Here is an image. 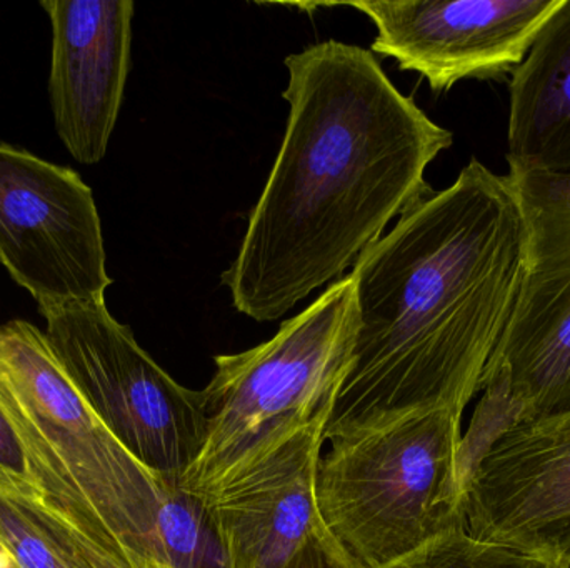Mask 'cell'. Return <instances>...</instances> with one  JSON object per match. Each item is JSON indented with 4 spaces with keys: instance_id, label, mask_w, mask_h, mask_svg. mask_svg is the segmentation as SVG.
<instances>
[{
    "instance_id": "cell-1",
    "label": "cell",
    "mask_w": 570,
    "mask_h": 568,
    "mask_svg": "<svg viewBox=\"0 0 570 568\" xmlns=\"http://www.w3.org/2000/svg\"><path fill=\"white\" fill-rule=\"evenodd\" d=\"M528 257L518 187L472 159L355 260L357 332L325 442L421 410L464 413L508 327Z\"/></svg>"
},
{
    "instance_id": "cell-2",
    "label": "cell",
    "mask_w": 570,
    "mask_h": 568,
    "mask_svg": "<svg viewBox=\"0 0 570 568\" xmlns=\"http://www.w3.org/2000/svg\"><path fill=\"white\" fill-rule=\"evenodd\" d=\"M287 129L223 283L273 322L337 279L394 217L432 192L424 173L451 130L399 92L372 50L325 40L284 60Z\"/></svg>"
},
{
    "instance_id": "cell-3",
    "label": "cell",
    "mask_w": 570,
    "mask_h": 568,
    "mask_svg": "<svg viewBox=\"0 0 570 568\" xmlns=\"http://www.w3.org/2000/svg\"><path fill=\"white\" fill-rule=\"evenodd\" d=\"M355 332L354 280L347 276L284 322L273 339L216 357V373L200 390L206 444L180 489L210 499L332 410L351 366Z\"/></svg>"
},
{
    "instance_id": "cell-4",
    "label": "cell",
    "mask_w": 570,
    "mask_h": 568,
    "mask_svg": "<svg viewBox=\"0 0 570 568\" xmlns=\"http://www.w3.org/2000/svg\"><path fill=\"white\" fill-rule=\"evenodd\" d=\"M462 413L421 410L332 440L317 470L322 522L365 568L468 530Z\"/></svg>"
},
{
    "instance_id": "cell-5",
    "label": "cell",
    "mask_w": 570,
    "mask_h": 568,
    "mask_svg": "<svg viewBox=\"0 0 570 568\" xmlns=\"http://www.w3.org/2000/svg\"><path fill=\"white\" fill-rule=\"evenodd\" d=\"M528 222V257L508 327L485 367L468 437L570 413V179L509 172Z\"/></svg>"
},
{
    "instance_id": "cell-6",
    "label": "cell",
    "mask_w": 570,
    "mask_h": 568,
    "mask_svg": "<svg viewBox=\"0 0 570 568\" xmlns=\"http://www.w3.org/2000/svg\"><path fill=\"white\" fill-rule=\"evenodd\" d=\"M39 312L50 347L97 419L147 469L179 486L206 444L203 392L176 382L106 302Z\"/></svg>"
},
{
    "instance_id": "cell-7",
    "label": "cell",
    "mask_w": 570,
    "mask_h": 568,
    "mask_svg": "<svg viewBox=\"0 0 570 568\" xmlns=\"http://www.w3.org/2000/svg\"><path fill=\"white\" fill-rule=\"evenodd\" d=\"M102 223L92 190L70 167L0 142V266L37 309L106 302Z\"/></svg>"
},
{
    "instance_id": "cell-8",
    "label": "cell",
    "mask_w": 570,
    "mask_h": 568,
    "mask_svg": "<svg viewBox=\"0 0 570 568\" xmlns=\"http://www.w3.org/2000/svg\"><path fill=\"white\" fill-rule=\"evenodd\" d=\"M468 532L570 564V413L515 420L462 452Z\"/></svg>"
},
{
    "instance_id": "cell-9",
    "label": "cell",
    "mask_w": 570,
    "mask_h": 568,
    "mask_svg": "<svg viewBox=\"0 0 570 568\" xmlns=\"http://www.w3.org/2000/svg\"><path fill=\"white\" fill-rule=\"evenodd\" d=\"M562 0L347 2L377 29L372 52L428 80L435 93L462 80L512 77Z\"/></svg>"
},
{
    "instance_id": "cell-10",
    "label": "cell",
    "mask_w": 570,
    "mask_h": 568,
    "mask_svg": "<svg viewBox=\"0 0 570 568\" xmlns=\"http://www.w3.org/2000/svg\"><path fill=\"white\" fill-rule=\"evenodd\" d=\"M52 29L49 99L57 136L83 166L109 149L126 92L132 0H42Z\"/></svg>"
},
{
    "instance_id": "cell-11",
    "label": "cell",
    "mask_w": 570,
    "mask_h": 568,
    "mask_svg": "<svg viewBox=\"0 0 570 568\" xmlns=\"http://www.w3.org/2000/svg\"><path fill=\"white\" fill-rule=\"evenodd\" d=\"M331 412L207 499L229 568H283L322 522L317 470Z\"/></svg>"
},
{
    "instance_id": "cell-12",
    "label": "cell",
    "mask_w": 570,
    "mask_h": 568,
    "mask_svg": "<svg viewBox=\"0 0 570 568\" xmlns=\"http://www.w3.org/2000/svg\"><path fill=\"white\" fill-rule=\"evenodd\" d=\"M509 92V172L570 179V0L535 37Z\"/></svg>"
},
{
    "instance_id": "cell-13",
    "label": "cell",
    "mask_w": 570,
    "mask_h": 568,
    "mask_svg": "<svg viewBox=\"0 0 570 568\" xmlns=\"http://www.w3.org/2000/svg\"><path fill=\"white\" fill-rule=\"evenodd\" d=\"M26 482L0 474V549L17 568H76L23 497Z\"/></svg>"
},
{
    "instance_id": "cell-14",
    "label": "cell",
    "mask_w": 570,
    "mask_h": 568,
    "mask_svg": "<svg viewBox=\"0 0 570 568\" xmlns=\"http://www.w3.org/2000/svg\"><path fill=\"white\" fill-rule=\"evenodd\" d=\"M385 568H554L501 544L472 537L468 530L445 534Z\"/></svg>"
},
{
    "instance_id": "cell-15",
    "label": "cell",
    "mask_w": 570,
    "mask_h": 568,
    "mask_svg": "<svg viewBox=\"0 0 570 568\" xmlns=\"http://www.w3.org/2000/svg\"><path fill=\"white\" fill-rule=\"evenodd\" d=\"M283 568H365L358 564L338 540L328 532L324 522L304 540Z\"/></svg>"
},
{
    "instance_id": "cell-16",
    "label": "cell",
    "mask_w": 570,
    "mask_h": 568,
    "mask_svg": "<svg viewBox=\"0 0 570 568\" xmlns=\"http://www.w3.org/2000/svg\"><path fill=\"white\" fill-rule=\"evenodd\" d=\"M0 474L10 479L30 482L22 447L2 410H0Z\"/></svg>"
},
{
    "instance_id": "cell-17",
    "label": "cell",
    "mask_w": 570,
    "mask_h": 568,
    "mask_svg": "<svg viewBox=\"0 0 570 568\" xmlns=\"http://www.w3.org/2000/svg\"><path fill=\"white\" fill-rule=\"evenodd\" d=\"M0 568H17L13 560L10 559L9 554L6 550L0 549Z\"/></svg>"
},
{
    "instance_id": "cell-18",
    "label": "cell",
    "mask_w": 570,
    "mask_h": 568,
    "mask_svg": "<svg viewBox=\"0 0 570 568\" xmlns=\"http://www.w3.org/2000/svg\"><path fill=\"white\" fill-rule=\"evenodd\" d=\"M554 568H570V564H569V566H561V567H554Z\"/></svg>"
}]
</instances>
